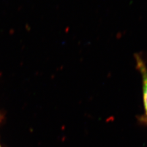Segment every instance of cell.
<instances>
[{"label":"cell","instance_id":"obj_1","mask_svg":"<svg viewBox=\"0 0 147 147\" xmlns=\"http://www.w3.org/2000/svg\"><path fill=\"white\" fill-rule=\"evenodd\" d=\"M137 68L142 76V91H143V99L145 115L147 118V67L144 59L139 54L135 55Z\"/></svg>","mask_w":147,"mask_h":147},{"label":"cell","instance_id":"obj_2","mask_svg":"<svg viewBox=\"0 0 147 147\" xmlns=\"http://www.w3.org/2000/svg\"><path fill=\"white\" fill-rule=\"evenodd\" d=\"M0 147H1V146H0Z\"/></svg>","mask_w":147,"mask_h":147}]
</instances>
